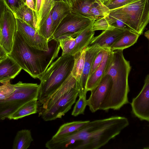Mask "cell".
<instances>
[{
  "label": "cell",
  "instance_id": "26",
  "mask_svg": "<svg viewBox=\"0 0 149 149\" xmlns=\"http://www.w3.org/2000/svg\"><path fill=\"white\" fill-rule=\"evenodd\" d=\"M58 40L62 50V56L74 54L76 48L75 38L70 36H62L59 38Z\"/></svg>",
  "mask_w": 149,
  "mask_h": 149
},
{
  "label": "cell",
  "instance_id": "34",
  "mask_svg": "<svg viewBox=\"0 0 149 149\" xmlns=\"http://www.w3.org/2000/svg\"><path fill=\"white\" fill-rule=\"evenodd\" d=\"M93 30H105L111 29L114 28H112L109 25L105 17L95 20L93 24Z\"/></svg>",
  "mask_w": 149,
  "mask_h": 149
},
{
  "label": "cell",
  "instance_id": "7",
  "mask_svg": "<svg viewBox=\"0 0 149 149\" xmlns=\"http://www.w3.org/2000/svg\"><path fill=\"white\" fill-rule=\"evenodd\" d=\"M79 95L77 85L66 91L60 95L48 100L42 106L39 113L45 121H50L62 116L71 109Z\"/></svg>",
  "mask_w": 149,
  "mask_h": 149
},
{
  "label": "cell",
  "instance_id": "10",
  "mask_svg": "<svg viewBox=\"0 0 149 149\" xmlns=\"http://www.w3.org/2000/svg\"><path fill=\"white\" fill-rule=\"evenodd\" d=\"M16 31L19 33L27 44L40 50L49 51V41L40 35L36 28L19 19L16 18Z\"/></svg>",
  "mask_w": 149,
  "mask_h": 149
},
{
  "label": "cell",
  "instance_id": "11",
  "mask_svg": "<svg viewBox=\"0 0 149 149\" xmlns=\"http://www.w3.org/2000/svg\"><path fill=\"white\" fill-rule=\"evenodd\" d=\"M134 114L141 120L149 121V74L146 76L144 84L138 95L131 103Z\"/></svg>",
  "mask_w": 149,
  "mask_h": 149
},
{
  "label": "cell",
  "instance_id": "5",
  "mask_svg": "<svg viewBox=\"0 0 149 149\" xmlns=\"http://www.w3.org/2000/svg\"><path fill=\"white\" fill-rule=\"evenodd\" d=\"M109 14L122 19L131 31L140 35L149 22V4L147 0H134Z\"/></svg>",
  "mask_w": 149,
  "mask_h": 149
},
{
  "label": "cell",
  "instance_id": "29",
  "mask_svg": "<svg viewBox=\"0 0 149 149\" xmlns=\"http://www.w3.org/2000/svg\"><path fill=\"white\" fill-rule=\"evenodd\" d=\"M52 13V10L47 18L39 28L37 29L39 33L48 41L52 39L53 34Z\"/></svg>",
  "mask_w": 149,
  "mask_h": 149
},
{
  "label": "cell",
  "instance_id": "3",
  "mask_svg": "<svg viewBox=\"0 0 149 149\" xmlns=\"http://www.w3.org/2000/svg\"><path fill=\"white\" fill-rule=\"evenodd\" d=\"M123 50H116L112 52L111 63L106 74L111 78V86L100 110H118L129 103L128 78L131 67L129 61L124 58Z\"/></svg>",
  "mask_w": 149,
  "mask_h": 149
},
{
  "label": "cell",
  "instance_id": "16",
  "mask_svg": "<svg viewBox=\"0 0 149 149\" xmlns=\"http://www.w3.org/2000/svg\"><path fill=\"white\" fill-rule=\"evenodd\" d=\"M22 69L18 63L8 55L0 60L1 83L14 79Z\"/></svg>",
  "mask_w": 149,
  "mask_h": 149
},
{
  "label": "cell",
  "instance_id": "1",
  "mask_svg": "<svg viewBox=\"0 0 149 149\" xmlns=\"http://www.w3.org/2000/svg\"><path fill=\"white\" fill-rule=\"evenodd\" d=\"M129 124L127 118L118 116L90 121L71 134L52 138L45 146L49 149H98L118 135Z\"/></svg>",
  "mask_w": 149,
  "mask_h": 149
},
{
  "label": "cell",
  "instance_id": "8",
  "mask_svg": "<svg viewBox=\"0 0 149 149\" xmlns=\"http://www.w3.org/2000/svg\"><path fill=\"white\" fill-rule=\"evenodd\" d=\"M0 46L10 54L17 30L16 18L13 13L0 0Z\"/></svg>",
  "mask_w": 149,
  "mask_h": 149
},
{
  "label": "cell",
  "instance_id": "31",
  "mask_svg": "<svg viewBox=\"0 0 149 149\" xmlns=\"http://www.w3.org/2000/svg\"><path fill=\"white\" fill-rule=\"evenodd\" d=\"M87 105L86 96L79 97L78 100L76 102L71 115L76 117L81 114H84V111Z\"/></svg>",
  "mask_w": 149,
  "mask_h": 149
},
{
  "label": "cell",
  "instance_id": "20",
  "mask_svg": "<svg viewBox=\"0 0 149 149\" xmlns=\"http://www.w3.org/2000/svg\"><path fill=\"white\" fill-rule=\"evenodd\" d=\"M38 99H35L26 103L8 117L9 120H17L37 112Z\"/></svg>",
  "mask_w": 149,
  "mask_h": 149
},
{
  "label": "cell",
  "instance_id": "4",
  "mask_svg": "<svg viewBox=\"0 0 149 149\" xmlns=\"http://www.w3.org/2000/svg\"><path fill=\"white\" fill-rule=\"evenodd\" d=\"M74 63L73 55L61 56L53 62L40 79L38 105L44 104L71 74Z\"/></svg>",
  "mask_w": 149,
  "mask_h": 149
},
{
  "label": "cell",
  "instance_id": "35",
  "mask_svg": "<svg viewBox=\"0 0 149 149\" xmlns=\"http://www.w3.org/2000/svg\"><path fill=\"white\" fill-rule=\"evenodd\" d=\"M104 52V49H102L95 58L92 64L88 78L95 71L102 63L103 57Z\"/></svg>",
  "mask_w": 149,
  "mask_h": 149
},
{
  "label": "cell",
  "instance_id": "6",
  "mask_svg": "<svg viewBox=\"0 0 149 149\" xmlns=\"http://www.w3.org/2000/svg\"><path fill=\"white\" fill-rule=\"evenodd\" d=\"M15 90L7 99L0 101V119L3 120L28 102L38 99L39 85L19 81L14 84Z\"/></svg>",
  "mask_w": 149,
  "mask_h": 149
},
{
  "label": "cell",
  "instance_id": "15",
  "mask_svg": "<svg viewBox=\"0 0 149 149\" xmlns=\"http://www.w3.org/2000/svg\"><path fill=\"white\" fill-rule=\"evenodd\" d=\"M125 31L116 28L104 30L99 35L94 37L89 46L96 44L102 49H110L111 47L122 36Z\"/></svg>",
  "mask_w": 149,
  "mask_h": 149
},
{
  "label": "cell",
  "instance_id": "37",
  "mask_svg": "<svg viewBox=\"0 0 149 149\" xmlns=\"http://www.w3.org/2000/svg\"><path fill=\"white\" fill-rule=\"evenodd\" d=\"M25 4L36 13L35 3L34 0H26Z\"/></svg>",
  "mask_w": 149,
  "mask_h": 149
},
{
  "label": "cell",
  "instance_id": "32",
  "mask_svg": "<svg viewBox=\"0 0 149 149\" xmlns=\"http://www.w3.org/2000/svg\"><path fill=\"white\" fill-rule=\"evenodd\" d=\"M134 0H107L102 2L110 11L122 7Z\"/></svg>",
  "mask_w": 149,
  "mask_h": 149
},
{
  "label": "cell",
  "instance_id": "38",
  "mask_svg": "<svg viewBox=\"0 0 149 149\" xmlns=\"http://www.w3.org/2000/svg\"><path fill=\"white\" fill-rule=\"evenodd\" d=\"M8 55L4 49L0 46V60L6 57Z\"/></svg>",
  "mask_w": 149,
  "mask_h": 149
},
{
  "label": "cell",
  "instance_id": "9",
  "mask_svg": "<svg viewBox=\"0 0 149 149\" xmlns=\"http://www.w3.org/2000/svg\"><path fill=\"white\" fill-rule=\"evenodd\" d=\"M94 20L71 12L62 21L53 33L52 39L58 40L62 36L76 38Z\"/></svg>",
  "mask_w": 149,
  "mask_h": 149
},
{
  "label": "cell",
  "instance_id": "33",
  "mask_svg": "<svg viewBox=\"0 0 149 149\" xmlns=\"http://www.w3.org/2000/svg\"><path fill=\"white\" fill-rule=\"evenodd\" d=\"M15 15L25 3L23 0H1Z\"/></svg>",
  "mask_w": 149,
  "mask_h": 149
},
{
  "label": "cell",
  "instance_id": "30",
  "mask_svg": "<svg viewBox=\"0 0 149 149\" xmlns=\"http://www.w3.org/2000/svg\"><path fill=\"white\" fill-rule=\"evenodd\" d=\"M0 86V101L5 100L13 93L15 90L14 84H12L10 81L1 83Z\"/></svg>",
  "mask_w": 149,
  "mask_h": 149
},
{
  "label": "cell",
  "instance_id": "18",
  "mask_svg": "<svg viewBox=\"0 0 149 149\" xmlns=\"http://www.w3.org/2000/svg\"><path fill=\"white\" fill-rule=\"evenodd\" d=\"M140 36L131 31H125L123 34L112 46L110 49L112 51L116 50H123L136 43Z\"/></svg>",
  "mask_w": 149,
  "mask_h": 149
},
{
  "label": "cell",
  "instance_id": "25",
  "mask_svg": "<svg viewBox=\"0 0 149 149\" xmlns=\"http://www.w3.org/2000/svg\"><path fill=\"white\" fill-rule=\"evenodd\" d=\"M14 15L16 18L22 20L36 29V13L26 4L17 12Z\"/></svg>",
  "mask_w": 149,
  "mask_h": 149
},
{
  "label": "cell",
  "instance_id": "23",
  "mask_svg": "<svg viewBox=\"0 0 149 149\" xmlns=\"http://www.w3.org/2000/svg\"><path fill=\"white\" fill-rule=\"evenodd\" d=\"M33 141L31 131L23 129L18 131L15 137L13 149H27Z\"/></svg>",
  "mask_w": 149,
  "mask_h": 149
},
{
  "label": "cell",
  "instance_id": "24",
  "mask_svg": "<svg viewBox=\"0 0 149 149\" xmlns=\"http://www.w3.org/2000/svg\"><path fill=\"white\" fill-rule=\"evenodd\" d=\"M95 0H73L71 7L72 12L91 19L90 10Z\"/></svg>",
  "mask_w": 149,
  "mask_h": 149
},
{
  "label": "cell",
  "instance_id": "21",
  "mask_svg": "<svg viewBox=\"0 0 149 149\" xmlns=\"http://www.w3.org/2000/svg\"><path fill=\"white\" fill-rule=\"evenodd\" d=\"M90 121H77L65 123L60 127L52 138H58L71 134L81 129Z\"/></svg>",
  "mask_w": 149,
  "mask_h": 149
},
{
  "label": "cell",
  "instance_id": "39",
  "mask_svg": "<svg viewBox=\"0 0 149 149\" xmlns=\"http://www.w3.org/2000/svg\"><path fill=\"white\" fill-rule=\"evenodd\" d=\"M73 0H54L56 2H63L68 4L70 7L71 6Z\"/></svg>",
  "mask_w": 149,
  "mask_h": 149
},
{
  "label": "cell",
  "instance_id": "27",
  "mask_svg": "<svg viewBox=\"0 0 149 149\" xmlns=\"http://www.w3.org/2000/svg\"><path fill=\"white\" fill-rule=\"evenodd\" d=\"M55 3L54 0H42L40 10L36 19V30L48 17Z\"/></svg>",
  "mask_w": 149,
  "mask_h": 149
},
{
  "label": "cell",
  "instance_id": "19",
  "mask_svg": "<svg viewBox=\"0 0 149 149\" xmlns=\"http://www.w3.org/2000/svg\"><path fill=\"white\" fill-rule=\"evenodd\" d=\"M95 20L75 38L76 48L75 53L88 46L94 37L95 31L93 30V27Z\"/></svg>",
  "mask_w": 149,
  "mask_h": 149
},
{
  "label": "cell",
  "instance_id": "17",
  "mask_svg": "<svg viewBox=\"0 0 149 149\" xmlns=\"http://www.w3.org/2000/svg\"><path fill=\"white\" fill-rule=\"evenodd\" d=\"M72 12L70 6L63 2H56L52 9V19L53 33L63 19Z\"/></svg>",
  "mask_w": 149,
  "mask_h": 149
},
{
  "label": "cell",
  "instance_id": "43",
  "mask_svg": "<svg viewBox=\"0 0 149 149\" xmlns=\"http://www.w3.org/2000/svg\"><path fill=\"white\" fill-rule=\"evenodd\" d=\"M148 3L149 4V0H147Z\"/></svg>",
  "mask_w": 149,
  "mask_h": 149
},
{
  "label": "cell",
  "instance_id": "40",
  "mask_svg": "<svg viewBox=\"0 0 149 149\" xmlns=\"http://www.w3.org/2000/svg\"><path fill=\"white\" fill-rule=\"evenodd\" d=\"M145 36L147 39L148 41L149 49V29L146 31L144 34Z\"/></svg>",
  "mask_w": 149,
  "mask_h": 149
},
{
  "label": "cell",
  "instance_id": "45",
  "mask_svg": "<svg viewBox=\"0 0 149 149\" xmlns=\"http://www.w3.org/2000/svg\"></svg>",
  "mask_w": 149,
  "mask_h": 149
},
{
  "label": "cell",
  "instance_id": "12",
  "mask_svg": "<svg viewBox=\"0 0 149 149\" xmlns=\"http://www.w3.org/2000/svg\"><path fill=\"white\" fill-rule=\"evenodd\" d=\"M111 84V78L107 74L99 84L91 91V95L87 100V105L92 113L100 110L108 94Z\"/></svg>",
  "mask_w": 149,
  "mask_h": 149
},
{
  "label": "cell",
  "instance_id": "42",
  "mask_svg": "<svg viewBox=\"0 0 149 149\" xmlns=\"http://www.w3.org/2000/svg\"><path fill=\"white\" fill-rule=\"evenodd\" d=\"M24 3H25L26 0H23Z\"/></svg>",
  "mask_w": 149,
  "mask_h": 149
},
{
  "label": "cell",
  "instance_id": "36",
  "mask_svg": "<svg viewBox=\"0 0 149 149\" xmlns=\"http://www.w3.org/2000/svg\"><path fill=\"white\" fill-rule=\"evenodd\" d=\"M42 0H36L35 9L36 18L38 17L41 8Z\"/></svg>",
  "mask_w": 149,
  "mask_h": 149
},
{
  "label": "cell",
  "instance_id": "44",
  "mask_svg": "<svg viewBox=\"0 0 149 149\" xmlns=\"http://www.w3.org/2000/svg\"><path fill=\"white\" fill-rule=\"evenodd\" d=\"M34 1H35V2H36V0H34Z\"/></svg>",
  "mask_w": 149,
  "mask_h": 149
},
{
  "label": "cell",
  "instance_id": "14",
  "mask_svg": "<svg viewBox=\"0 0 149 149\" xmlns=\"http://www.w3.org/2000/svg\"><path fill=\"white\" fill-rule=\"evenodd\" d=\"M113 52L110 49H104L102 63L88 79L86 86L87 92L91 91L96 87L106 75L111 63Z\"/></svg>",
  "mask_w": 149,
  "mask_h": 149
},
{
  "label": "cell",
  "instance_id": "13",
  "mask_svg": "<svg viewBox=\"0 0 149 149\" xmlns=\"http://www.w3.org/2000/svg\"><path fill=\"white\" fill-rule=\"evenodd\" d=\"M102 49L96 44L89 46L86 48L82 74L79 83H77L79 97L86 96L87 92L86 89V84L93 63L96 57Z\"/></svg>",
  "mask_w": 149,
  "mask_h": 149
},
{
  "label": "cell",
  "instance_id": "22",
  "mask_svg": "<svg viewBox=\"0 0 149 149\" xmlns=\"http://www.w3.org/2000/svg\"><path fill=\"white\" fill-rule=\"evenodd\" d=\"M86 48L84 47L73 55L74 58V63L71 74L76 80L77 84L79 83L82 74Z\"/></svg>",
  "mask_w": 149,
  "mask_h": 149
},
{
  "label": "cell",
  "instance_id": "28",
  "mask_svg": "<svg viewBox=\"0 0 149 149\" xmlns=\"http://www.w3.org/2000/svg\"><path fill=\"white\" fill-rule=\"evenodd\" d=\"M110 10L99 0H96L90 10L91 19L97 20L105 17L109 13Z\"/></svg>",
  "mask_w": 149,
  "mask_h": 149
},
{
  "label": "cell",
  "instance_id": "2",
  "mask_svg": "<svg viewBox=\"0 0 149 149\" xmlns=\"http://www.w3.org/2000/svg\"><path fill=\"white\" fill-rule=\"evenodd\" d=\"M48 41L49 51L35 48L27 44L16 31L12 50L8 55L31 77L40 79L58 57L61 48L58 40L52 38Z\"/></svg>",
  "mask_w": 149,
  "mask_h": 149
},
{
  "label": "cell",
  "instance_id": "41",
  "mask_svg": "<svg viewBox=\"0 0 149 149\" xmlns=\"http://www.w3.org/2000/svg\"><path fill=\"white\" fill-rule=\"evenodd\" d=\"M100 1H101V2L104 1H107V0H99Z\"/></svg>",
  "mask_w": 149,
  "mask_h": 149
}]
</instances>
